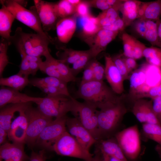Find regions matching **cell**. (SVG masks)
Returning <instances> with one entry per match:
<instances>
[{
    "label": "cell",
    "instance_id": "cell-1",
    "mask_svg": "<svg viewBox=\"0 0 161 161\" xmlns=\"http://www.w3.org/2000/svg\"><path fill=\"white\" fill-rule=\"evenodd\" d=\"M129 97L132 102L144 98L151 88L161 82V68L147 63L142 64L129 76Z\"/></svg>",
    "mask_w": 161,
    "mask_h": 161
},
{
    "label": "cell",
    "instance_id": "cell-2",
    "mask_svg": "<svg viewBox=\"0 0 161 161\" xmlns=\"http://www.w3.org/2000/svg\"><path fill=\"white\" fill-rule=\"evenodd\" d=\"M120 95L115 101L109 103L98 110L97 119L101 139L112 137L120 125L128 109Z\"/></svg>",
    "mask_w": 161,
    "mask_h": 161
},
{
    "label": "cell",
    "instance_id": "cell-3",
    "mask_svg": "<svg viewBox=\"0 0 161 161\" xmlns=\"http://www.w3.org/2000/svg\"><path fill=\"white\" fill-rule=\"evenodd\" d=\"M75 95L100 109L116 100L120 95L115 93L103 81L93 80L80 84Z\"/></svg>",
    "mask_w": 161,
    "mask_h": 161
},
{
    "label": "cell",
    "instance_id": "cell-4",
    "mask_svg": "<svg viewBox=\"0 0 161 161\" xmlns=\"http://www.w3.org/2000/svg\"><path fill=\"white\" fill-rule=\"evenodd\" d=\"M52 41V40L41 35L26 33L18 27L11 36L10 43L15 46L21 55L41 57L49 52L48 46Z\"/></svg>",
    "mask_w": 161,
    "mask_h": 161
},
{
    "label": "cell",
    "instance_id": "cell-5",
    "mask_svg": "<svg viewBox=\"0 0 161 161\" xmlns=\"http://www.w3.org/2000/svg\"><path fill=\"white\" fill-rule=\"evenodd\" d=\"M78 101L72 97L61 94L47 95L36 104L44 114L56 118L66 116L69 112L76 115Z\"/></svg>",
    "mask_w": 161,
    "mask_h": 161
},
{
    "label": "cell",
    "instance_id": "cell-6",
    "mask_svg": "<svg viewBox=\"0 0 161 161\" xmlns=\"http://www.w3.org/2000/svg\"><path fill=\"white\" fill-rule=\"evenodd\" d=\"M52 150L63 156L77 158L90 161L93 158L89 151L84 148L67 131L58 139Z\"/></svg>",
    "mask_w": 161,
    "mask_h": 161
},
{
    "label": "cell",
    "instance_id": "cell-7",
    "mask_svg": "<svg viewBox=\"0 0 161 161\" xmlns=\"http://www.w3.org/2000/svg\"><path fill=\"white\" fill-rule=\"evenodd\" d=\"M14 16L15 19L38 33L50 39L51 38L43 29L41 23L33 6L28 10L15 0H1Z\"/></svg>",
    "mask_w": 161,
    "mask_h": 161
},
{
    "label": "cell",
    "instance_id": "cell-8",
    "mask_svg": "<svg viewBox=\"0 0 161 161\" xmlns=\"http://www.w3.org/2000/svg\"><path fill=\"white\" fill-rule=\"evenodd\" d=\"M31 103H29L25 110L28 122L25 143L32 145L36 144L41 132L53 120L33 107Z\"/></svg>",
    "mask_w": 161,
    "mask_h": 161
},
{
    "label": "cell",
    "instance_id": "cell-9",
    "mask_svg": "<svg viewBox=\"0 0 161 161\" xmlns=\"http://www.w3.org/2000/svg\"><path fill=\"white\" fill-rule=\"evenodd\" d=\"M126 157L136 159L141 150L140 134L137 125L117 132L114 135Z\"/></svg>",
    "mask_w": 161,
    "mask_h": 161
},
{
    "label": "cell",
    "instance_id": "cell-10",
    "mask_svg": "<svg viewBox=\"0 0 161 161\" xmlns=\"http://www.w3.org/2000/svg\"><path fill=\"white\" fill-rule=\"evenodd\" d=\"M66 116L55 118L49 123L40 134L36 144L52 150L53 145L66 130Z\"/></svg>",
    "mask_w": 161,
    "mask_h": 161
},
{
    "label": "cell",
    "instance_id": "cell-11",
    "mask_svg": "<svg viewBox=\"0 0 161 161\" xmlns=\"http://www.w3.org/2000/svg\"><path fill=\"white\" fill-rule=\"evenodd\" d=\"M98 110L93 106L84 102H78L76 117L97 141L101 139L98 123Z\"/></svg>",
    "mask_w": 161,
    "mask_h": 161
},
{
    "label": "cell",
    "instance_id": "cell-12",
    "mask_svg": "<svg viewBox=\"0 0 161 161\" xmlns=\"http://www.w3.org/2000/svg\"><path fill=\"white\" fill-rule=\"evenodd\" d=\"M35 10L43 30L49 31L56 27L59 19L54 8V3L41 0H34Z\"/></svg>",
    "mask_w": 161,
    "mask_h": 161
},
{
    "label": "cell",
    "instance_id": "cell-13",
    "mask_svg": "<svg viewBox=\"0 0 161 161\" xmlns=\"http://www.w3.org/2000/svg\"><path fill=\"white\" fill-rule=\"evenodd\" d=\"M66 126L68 132L85 149L89 151L91 147L97 140L91 133L81 124L78 119L67 117Z\"/></svg>",
    "mask_w": 161,
    "mask_h": 161
},
{
    "label": "cell",
    "instance_id": "cell-14",
    "mask_svg": "<svg viewBox=\"0 0 161 161\" xmlns=\"http://www.w3.org/2000/svg\"><path fill=\"white\" fill-rule=\"evenodd\" d=\"M131 112L140 123L161 124L154 113L152 107V101L144 98L137 99L133 102Z\"/></svg>",
    "mask_w": 161,
    "mask_h": 161
},
{
    "label": "cell",
    "instance_id": "cell-15",
    "mask_svg": "<svg viewBox=\"0 0 161 161\" xmlns=\"http://www.w3.org/2000/svg\"><path fill=\"white\" fill-rule=\"evenodd\" d=\"M20 91L8 87L1 86L0 89V108L10 103H36L43 98L42 97L30 96L20 92Z\"/></svg>",
    "mask_w": 161,
    "mask_h": 161
},
{
    "label": "cell",
    "instance_id": "cell-16",
    "mask_svg": "<svg viewBox=\"0 0 161 161\" xmlns=\"http://www.w3.org/2000/svg\"><path fill=\"white\" fill-rule=\"evenodd\" d=\"M105 60V78L114 92L118 95H121L124 91V80L112 57L106 55Z\"/></svg>",
    "mask_w": 161,
    "mask_h": 161
},
{
    "label": "cell",
    "instance_id": "cell-17",
    "mask_svg": "<svg viewBox=\"0 0 161 161\" xmlns=\"http://www.w3.org/2000/svg\"><path fill=\"white\" fill-rule=\"evenodd\" d=\"M24 143L13 142L4 143L0 147V160L5 161H26L30 160L24 151Z\"/></svg>",
    "mask_w": 161,
    "mask_h": 161
},
{
    "label": "cell",
    "instance_id": "cell-18",
    "mask_svg": "<svg viewBox=\"0 0 161 161\" xmlns=\"http://www.w3.org/2000/svg\"><path fill=\"white\" fill-rule=\"evenodd\" d=\"M26 108L18 112L19 116L11 124L8 132V137L9 140L12 142L25 143L28 124L25 113Z\"/></svg>",
    "mask_w": 161,
    "mask_h": 161
},
{
    "label": "cell",
    "instance_id": "cell-19",
    "mask_svg": "<svg viewBox=\"0 0 161 161\" xmlns=\"http://www.w3.org/2000/svg\"><path fill=\"white\" fill-rule=\"evenodd\" d=\"M97 151L102 155L113 157L120 161H128L115 137L99 140Z\"/></svg>",
    "mask_w": 161,
    "mask_h": 161
},
{
    "label": "cell",
    "instance_id": "cell-20",
    "mask_svg": "<svg viewBox=\"0 0 161 161\" xmlns=\"http://www.w3.org/2000/svg\"><path fill=\"white\" fill-rule=\"evenodd\" d=\"M76 22L72 18L67 17L60 19L55 29L58 40L66 44L71 40L75 30Z\"/></svg>",
    "mask_w": 161,
    "mask_h": 161
},
{
    "label": "cell",
    "instance_id": "cell-21",
    "mask_svg": "<svg viewBox=\"0 0 161 161\" xmlns=\"http://www.w3.org/2000/svg\"><path fill=\"white\" fill-rule=\"evenodd\" d=\"M161 16V0L141 1L139 8L138 18L156 21L160 19Z\"/></svg>",
    "mask_w": 161,
    "mask_h": 161
},
{
    "label": "cell",
    "instance_id": "cell-22",
    "mask_svg": "<svg viewBox=\"0 0 161 161\" xmlns=\"http://www.w3.org/2000/svg\"><path fill=\"white\" fill-rule=\"evenodd\" d=\"M29 103H10L0 108V128L5 130L8 133L15 113L26 108Z\"/></svg>",
    "mask_w": 161,
    "mask_h": 161
},
{
    "label": "cell",
    "instance_id": "cell-23",
    "mask_svg": "<svg viewBox=\"0 0 161 161\" xmlns=\"http://www.w3.org/2000/svg\"><path fill=\"white\" fill-rule=\"evenodd\" d=\"M141 1L135 0H124L119 10L122 15L123 19L126 27L137 19Z\"/></svg>",
    "mask_w": 161,
    "mask_h": 161
},
{
    "label": "cell",
    "instance_id": "cell-24",
    "mask_svg": "<svg viewBox=\"0 0 161 161\" xmlns=\"http://www.w3.org/2000/svg\"><path fill=\"white\" fill-rule=\"evenodd\" d=\"M0 3L2 6L0 9V35L2 38L10 43L11 27L15 18L1 0Z\"/></svg>",
    "mask_w": 161,
    "mask_h": 161
},
{
    "label": "cell",
    "instance_id": "cell-25",
    "mask_svg": "<svg viewBox=\"0 0 161 161\" xmlns=\"http://www.w3.org/2000/svg\"><path fill=\"white\" fill-rule=\"evenodd\" d=\"M67 83L62 80L50 76L32 78L30 80L29 83L34 86L42 85L55 87L61 90L66 95L72 97L69 91Z\"/></svg>",
    "mask_w": 161,
    "mask_h": 161
},
{
    "label": "cell",
    "instance_id": "cell-26",
    "mask_svg": "<svg viewBox=\"0 0 161 161\" xmlns=\"http://www.w3.org/2000/svg\"><path fill=\"white\" fill-rule=\"evenodd\" d=\"M30 83L28 76L21 75L18 73L6 78H1L0 85L21 91Z\"/></svg>",
    "mask_w": 161,
    "mask_h": 161
},
{
    "label": "cell",
    "instance_id": "cell-27",
    "mask_svg": "<svg viewBox=\"0 0 161 161\" xmlns=\"http://www.w3.org/2000/svg\"><path fill=\"white\" fill-rule=\"evenodd\" d=\"M142 134L147 140L150 139L161 146V124L144 123L142 126Z\"/></svg>",
    "mask_w": 161,
    "mask_h": 161
},
{
    "label": "cell",
    "instance_id": "cell-28",
    "mask_svg": "<svg viewBox=\"0 0 161 161\" xmlns=\"http://www.w3.org/2000/svg\"><path fill=\"white\" fill-rule=\"evenodd\" d=\"M80 24L83 33L87 35H91L97 33L101 30L98 17L89 15L81 17Z\"/></svg>",
    "mask_w": 161,
    "mask_h": 161
},
{
    "label": "cell",
    "instance_id": "cell-29",
    "mask_svg": "<svg viewBox=\"0 0 161 161\" xmlns=\"http://www.w3.org/2000/svg\"><path fill=\"white\" fill-rule=\"evenodd\" d=\"M53 61L63 80L67 83L70 82H76L78 80V78L73 75L71 68L68 65L62 61L54 58Z\"/></svg>",
    "mask_w": 161,
    "mask_h": 161
},
{
    "label": "cell",
    "instance_id": "cell-30",
    "mask_svg": "<svg viewBox=\"0 0 161 161\" xmlns=\"http://www.w3.org/2000/svg\"><path fill=\"white\" fill-rule=\"evenodd\" d=\"M143 55L147 63L161 68V48L154 46L147 47Z\"/></svg>",
    "mask_w": 161,
    "mask_h": 161
},
{
    "label": "cell",
    "instance_id": "cell-31",
    "mask_svg": "<svg viewBox=\"0 0 161 161\" xmlns=\"http://www.w3.org/2000/svg\"><path fill=\"white\" fill-rule=\"evenodd\" d=\"M147 30L144 38L152 45L160 48L158 35L157 26L156 22L152 20H146Z\"/></svg>",
    "mask_w": 161,
    "mask_h": 161
},
{
    "label": "cell",
    "instance_id": "cell-32",
    "mask_svg": "<svg viewBox=\"0 0 161 161\" xmlns=\"http://www.w3.org/2000/svg\"><path fill=\"white\" fill-rule=\"evenodd\" d=\"M54 8L59 19L69 17L75 10L74 7L68 0H61L54 3Z\"/></svg>",
    "mask_w": 161,
    "mask_h": 161
},
{
    "label": "cell",
    "instance_id": "cell-33",
    "mask_svg": "<svg viewBox=\"0 0 161 161\" xmlns=\"http://www.w3.org/2000/svg\"><path fill=\"white\" fill-rule=\"evenodd\" d=\"M85 52L65 49L63 50V52H58L57 54L59 59L68 65L74 63Z\"/></svg>",
    "mask_w": 161,
    "mask_h": 161
},
{
    "label": "cell",
    "instance_id": "cell-34",
    "mask_svg": "<svg viewBox=\"0 0 161 161\" xmlns=\"http://www.w3.org/2000/svg\"><path fill=\"white\" fill-rule=\"evenodd\" d=\"M91 51H85L83 54L74 63L71 68L73 75L76 77L84 69L92 58Z\"/></svg>",
    "mask_w": 161,
    "mask_h": 161
},
{
    "label": "cell",
    "instance_id": "cell-35",
    "mask_svg": "<svg viewBox=\"0 0 161 161\" xmlns=\"http://www.w3.org/2000/svg\"><path fill=\"white\" fill-rule=\"evenodd\" d=\"M10 43L7 40L1 38L0 42V76L2 77L4 70L9 63L7 55V50Z\"/></svg>",
    "mask_w": 161,
    "mask_h": 161
},
{
    "label": "cell",
    "instance_id": "cell-36",
    "mask_svg": "<svg viewBox=\"0 0 161 161\" xmlns=\"http://www.w3.org/2000/svg\"><path fill=\"white\" fill-rule=\"evenodd\" d=\"M123 45V55L125 57L133 58V50L136 39L126 32L123 33L122 36Z\"/></svg>",
    "mask_w": 161,
    "mask_h": 161
},
{
    "label": "cell",
    "instance_id": "cell-37",
    "mask_svg": "<svg viewBox=\"0 0 161 161\" xmlns=\"http://www.w3.org/2000/svg\"><path fill=\"white\" fill-rule=\"evenodd\" d=\"M90 63L93 71L94 80L103 81L105 78V66L95 60H90Z\"/></svg>",
    "mask_w": 161,
    "mask_h": 161
},
{
    "label": "cell",
    "instance_id": "cell-38",
    "mask_svg": "<svg viewBox=\"0 0 161 161\" xmlns=\"http://www.w3.org/2000/svg\"><path fill=\"white\" fill-rule=\"evenodd\" d=\"M112 58L124 80L129 79V74L123 59L122 54L116 55Z\"/></svg>",
    "mask_w": 161,
    "mask_h": 161
},
{
    "label": "cell",
    "instance_id": "cell-39",
    "mask_svg": "<svg viewBox=\"0 0 161 161\" xmlns=\"http://www.w3.org/2000/svg\"><path fill=\"white\" fill-rule=\"evenodd\" d=\"M146 20L138 18L134 23L133 27L135 32L141 37L144 38L147 30Z\"/></svg>",
    "mask_w": 161,
    "mask_h": 161
},
{
    "label": "cell",
    "instance_id": "cell-40",
    "mask_svg": "<svg viewBox=\"0 0 161 161\" xmlns=\"http://www.w3.org/2000/svg\"><path fill=\"white\" fill-rule=\"evenodd\" d=\"M147 47L143 43L136 39L133 50V58L138 60L143 57V52Z\"/></svg>",
    "mask_w": 161,
    "mask_h": 161
},
{
    "label": "cell",
    "instance_id": "cell-41",
    "mask_svg": "<svg viewBox=\"0 0 161 161\" xmlns=\"http://www.w3.org/2000/svg\"><path fill=\"white\" fill-rule=\"evenodd\" d=\"M35 87L38 88L43 92L46 94L47 95H55L61 94L66 95L61 90L52 86L39 85Z\"/></svg>",
    "mask_w": 161,
    "mask_h": 161
},
{
    "label": "cell",
    "instance_id": "cell-42",
    "mask_svg": "<svg viewBox=\"0 0 161 161\" xmlns=\"http://www.w3.org/2000/svg\"><path fill=\"white\" fill-rule=\"evenodd\" d=\"M84 69L83 76L80 84L94 80L93 71L90 64V61Z\"/></svg>",
    "mask_w": 161,
    "mask_h": 161
},
{
    "label": "cell",
    "instance_id": "cell-43",
    "mask_svg": "<svg viewBox=\"0 0 161 161\" xmlns=\"http://www.w3.org/2000/svg\"><path fill=\"white\" fill-rule=\"evenodd\" d=\"M115 38L111 36H105L95 39V43L98 47L96 52L97 55L103 50L106 46Z\"/></svg>",
    "mask_w": 161,
    "mask_h": 161
},
{
    "label": "cell",
    "instance_id": "cell-44",
    "mask_svg": "<svg viewBox=\"0 0 161 161\" xmlns=\"http://www.w3.org/2000/svg\"><path fill=\"white\" fill-rule=\"evenodd\" d=\"M126 27L124 23L120 17L118 18L115 21L111 24L103 27L101 29H104L113 31H118L123 30Z\"/></svg>",
    "mask_w": 161,
    "mask_h": 161
},
{
    "label": "cell",
    "instance_id": "cell-45",
    "mask_svg": "<svg viewBox=\"0 0 161 161\" xmlns=\"http://www.w3.org/2000/svg\"><path fill=\"white\" fill-rule=\"evenodd\" d=\"M21 60L19 66L18 73L23 75L29 76L30 75V61L25 57L21 56Z\"/></svg>",
    "mask_w": 161,
    "mask_h": 161
},
{
    "label": "cell",
    "instance_id": "cell-46",
    "mask_svg": "<svg viewBox=\"0 0 161 161\" xmlns=\"http://www.w3.org/2000/svg\"><path fill=\"white\" fill-rule=\"evenodd\" d=\"M151 100L153 112L161 124V96Z\"/></svg>",
    "mask_w": 161,
    "mask_h": 161
},
{
    "label": "cell",
    "instance_id": "cell-47",
    "mask_svg": "<svg viewBox=\"0 0 161 161\" xmlns=\"http://www.w3.org/2000/svg\"><path fill=\"white\" fill-rule=\"evenodd\" d=\"M75 8L76 12L81 17L89 15V5L86 2L81 1Z\"/></svg>",
    "mask_w": 161,
    "mask_h": 161
},
{
    "label": "cell",
    "instance_id": "cell-48",
    "mask_svg": "<svg viewBox=\"0 0 161 161\" xmlns=\"http://www.w3.org/2000/svg\"><path fill=\"white\" fill-rule=\"evenodd\" d=\"M122 57L129 74L134 70L137 69V64L134 59L124 56L122 54Z\"/></svg>",
    "mask_w": 161,
    "mask_h": 161
},
{
    "label": "cell",
    "instance_id": "cell-49",
    "mask_svg": "<svg viewBox=\"0 0 161 161\" xmlns=\"http://www.w3.org/2000/svg\"><path fill=\"white\" fill-rule=\"evenodd\" d=\"M161 96V82L158 85L151 88L144 96L145 98H149L151 99Z\"/></svg>",
    "mask_w": 161,
    "mask_h": 161
},
{
    "label": "cell",
    "instance_id": "cell-50",
    "mask_svg": "<svg viewBox=\"0 0 161 161\" xmlns=\"http://www.w3.org/2000/svg\"><path fill=\"white\" fill-rule=\"evenodd\" d=\"M118 11V10L112 7L105 11H103L101 14L107 17L116 20L120 18Z\"/></svg>",
    "mask_w": 161,
    "mask_h": 161
},
{
    "label": "cell",
    "instance_id": "cell-51",
    "mask_svg": "<svg viewBox=\"0 0 161 161\" xmlns=\"http://www.w3.org/2000/svg\"><path fill=\"white\" fill-rule=\"evenodd\" d=\"M30 161H44V152L41 151L39 153L32 151L30 157Z\"/></svg>",
    "mask_w": 161,
    "mask_h": 161
},
{
    "label": "cell",
    "instance_id": "cell-52",
    "mask_svg": "<svg viewBox=\"0 0 161 161\" xmlns=\"http://www.w3.org/2000/svg\"><path fill=\"white\" fill-rule=\"evenodd\" d=\"M95 5L98 8L105 11L112 8L107 3L106 0H98L95 1Z\"/></svg>",
    "mask_w": 161,
    "mask_h": 161
},
{
    "label": "cell",
    "instance_id": "cell-53",
    "mask_svg": "<svg viewBox=\"0 0 161 161\" xmlns=\"http://www.w3.org/2000/svg\"><path fill=\"white\" fill-rule=\"evenodd\" d=\"M7 136V132L3 129L0 128V144L1 145L4 143Z\"/></svg>",
    "mask_w": 161,
    "mask_h": 161
},
{
    "label": "cell",
    "instance_id": "cell-54",
    "mask_svg": "<svg viewBox=\"0 0 161 161\" xmlns=\"http://www.w3.org/2000/svg\"><path fill=\"white\" fill-rule=\"evenodd\" d=\"M157 26L158 35L159 41L161 48V19L156 21Z\"/></svg>",
    "mask_w": 161,
    "mask_h": 161
},
{
    "label": "cell",
    "instance_id": "cell-55",
    "mask_svg": "<svg viewBox=\"0 0 161 161\" xmlns=\"http://www.w3.org/2000/svg\"><path fill=\"white\" fill-rule=\"evenodd\" d=\"M96 153V156L90 161H105L102 155L98 151H97Z\"/></svg>",
    "mask_w": 161,
    "mask_h": 161
},
{
    "label": "cell",
    "instance_id": "cell-56",
    "mask_svg": "<svg viewBox=\"0 0 161 161\" xmlns=\"http://www.w3.org/2000/svg\"><path fill=\"white\" fill-rule=\"evenodd\" d=\"M101 154L105 161H120L119 160L113 157L108 156L102 155Z\"/></svg>",
    "mask_w": 161,
    "mask_h": 161
},
{
    "label": "cell",
    "instance_id": "cell-57",
    "mask_svg": "<svg viewBox=\"0 0 161 161\" xmlns=\"http://www.w3.org/2000/svg\"><path fill=\"white\" fill-rule=\"evenodd\" d=\"M68 1L74 7H75L81 2L79 0H68Z\"/></svg>",
    "mask_w": 161,
    "mask_h": 161
},
{
    "label": "cell",
    "instance_id": "cell-58",
    "mask_svg": "<svg viewBox=\"0 0 161 161\" xmlns=\"http://www.w3.org/2000/svg\"><path fill=\"white\" fill-rule=\"evenodd\" d=\"M18 4L25 7V6L27 4V1L25 0H16Z\"/></svg>",
    "mask_w": 161,
    "mask_h": 161
},
{
    "label": "cell",
    "instance_id": "cell-59",
    "mask_svg": "<svg viewBox=\"0 0 161 161\" xmlns=\"http://www.w3.org/2000/svg\"><path fill=\"white\" fill-rule=\"evenodd\" d=\"M156 150L159 155L161 156V146L158 145L156 148Z\"/></svg>",
    "mask_w": 161,
    "mask_h": 161
},
{
    "label": "cell",
    "instance_id": "cell-60",
    "mask_svg": "<svg viewBox=\"0 0 161 161\" xmlns=\"http://www.w3.org/2000/svg\"></svg>",
    "mask_w": 161,
    "mask_h": 161
}]
</instances>
